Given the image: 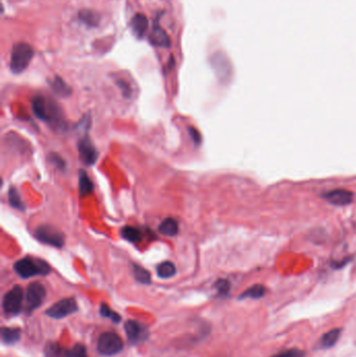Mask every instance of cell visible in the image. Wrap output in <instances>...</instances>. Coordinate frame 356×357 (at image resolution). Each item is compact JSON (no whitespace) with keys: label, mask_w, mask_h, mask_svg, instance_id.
Segmentation results:
<instances>
[{"label":"cell","mask_w":356,"mask_h":357,"mask_svg":"<svg viewBox=\"0 0 356 357\" xmlns=\"http://www.w3.org/2000/svg\"><path fill=\"white\" fill-rule=\"evenodd\" d=\"M70 351L72 357H88L86 348L81 344H76Z\"/></svg>","instance_id":"f546056e"},{"label":"cell","mask_w":356,"mask_h":357,"mask_svg":"<svg viewBox=\"0 0 356 357\" xmlns=\"http://www.w3.org/2000/svg\"><path fill=\"white\" fill-rule=\"evenodd\" d=\"M272 357H305V353L299 349H289L278 353Z\"/></svg>","instance_id":"83f0119b"},{"label":"cell","mask_w":356,"mask_h":357,"mask_svg":"<svg viewBox=\"0 0 356 357\" xmlns=\"http://www.w3.org/2000/svg\"><path fill=\"white\" fill-rule=\"evenodd\" d=\"M327 202L336 206H347L352 203L354 194L346 189H335L322 195Z\"/></svg>","instance_id":"8fae6325"},{"label":"cell","mask_w":356,"mask_h":357,"mask_svg":"<svg viewBox=\"0 0 356 357\" xmlns=\"http://www.w3.org/2000/svg\"><path fill=\"white\" fill-rule=\"evenodd\" d=\"M34 234L39 241L54 248H62L65 243L63 233L59 229L49 225L39 226Z\"/></svg>","instance_id":"5b68a950"},{"label":"cell","mask_w":356,"mask_h":357,"mask_svg":"<svg viewBox=\"0 0 356 357\" xmlns=\"http://www.w3.org/2000/svg\"><path fill=\"white\" fill-rule=\"evenodd\" d=\"M44 353H45V357H72L71 351L63 348L57 343H48Z\"/></svg>","instance_id":"2e32d148"},{"label":"cell","mask_w":356,"mask_h":357,"mask_svg":"<svg viewBox=\"0 0 356 357\" xmlns=\"http://www.w3.org/2000/svg\"><path fill=\"white\" fill-rule=\"evenodd\" d=\"M77 149H79L80 158L84 164L90 166L96 162L98 152L87 134L80 139L79 143H77Z\"/></svg>","instance_id":"9c48e42d"},{"label":"cell","mask_w":356,"mask_h":357,"mask_svg":"<svg viewBox=\"0 0 356 357\" xmlns=\"http://www.w3.org/2000/svg\"><path fill=\"white\" fill-rule=\"evenodd\" d=\"M23 303V289L16 285L8 291L2 300V308L6 315L13 316L20 312Z\"/></svg>","instance_id":"8992f818"},{"label":"cell","mask_w":356,"mask_h":357,"mask_svg":"<svg viewBox=\"0 0 356 357\" xmlns=\"http://www.w3.org/2000/svg\"><path fill=\"white\" fill-rule=\"evenodd\" d=\"M340 337H341V329L340 328H335V329H331V330L327 331L324 336L322 337V339L320 341L321 347L324 349L333 347V346H335L337 344V342L339 341Z\"/></svg>","instance_id":"e0dca14e"},{"label":"cell","mask_w":356,"mask_h":357,"mask_svg":"<svg viewBox=\"0 0 356 357\" xmlns=\"http://www.w3.org/2000/svg\"><path fill=\"white\" fill-rule=\"evenodd\" d=\"M132 270H133V274H134V277L136 280L142 284H150L152 279H151V274L146 270L143 269L142 266L138 265V264H132Z\"/></svg>","instance_id":"603a6c76"},{"label":"cell","mask_w":356,"mask_h":357,"mask_svg":"<svg viewBox=\"0 0 356 357\" xmlns=\"http://www.w3.org/2000/svg\"><path fill=\"white\" fill-rule=\"evenodd\" d=\"M150 42L155 46L169 48L171 46V39L163 28L160 26H156L153 28L150 35Z\"/></svg>","instance_id":"4fadbf2b"},{"label":"cell","mask_w":356,"mask_h":357,"mask_svg":"<svg viewBox=\"0 0 356 357\" xmlns=\"http://www.w3.org/2000/svg\"><path fill=\"white\" fill-rule=\"evenodd\" d=\"M77 310L76 301L73 298L62 299L46 310V315L52 319H63Z\"/></svg>","instance_id":"ba28073f"},{"label":"cell","mask_w":356,"mask_h":357,"mask_svg":"<svg viewBox=\"0 0 356 357\" xmlns=\"http://www.w3.org/2000/svg\"><path fill=\"white\" fill-rule=\"evenodd\" d=\"M80 193L82 196H87L93 192V183L91 182L90 178L87 175L86 172L81 171L80 172Z\"/></svg>","instance_id":"ac0fdd59"},{"label":"cell","mask_w":356,"mask_h":357,"mask_svg":"<svg viewBox=\"0 0 356 357\" xmlns=\"http://www.w3.org/2000/svg\"><path fill=\"white\" fill-rule=\"evenodd\" d=\"M117 84H118V86L120 87L122 92H124V95L127 96V97H129L130 94H131V92H132V91H131V88L129 87V85H128L127 83H125V82H121V81H118Z\"/></svg>","instance_id":"d6a6232c"},{"label":"cell","mask_w":356,"mask_h":357,"mask_svg":"<svg viewBox=\"0 0 356 357\" xmlns=\"http://www.w3.org/2000/svg\"><path fill=\"white\" fill-rule=\"evenodd\" d=\"M188 132H189V135H190L191 140L193 141V143L195 144V146H198V144L201 143V141H202L201 134H199V132L194 128H189Z\"/></svg>","instance_id":"1f68e13d"},{"label":"cell","mask_w":356,"mask_h":357,"mask_svg":"<svg viewBox=\"0 0 356 357\" xmlns=\"http://www.w3.org/2000/svg\"><path fill=\"white\" fill-rule=\"evenodd\" d=\"M50 161H51V163H53L55 166H57L58 169H60V170H64V169H65L66 163H65V161L61 158L60 155L51 154V155H50Z\"/></svg>","instance_id":"4dcf8cb0"},{"label":"cell","mask_w":356,"mask_h":357,"mask_svg":"<svg viewBox=\"0 0 356 357\" xmlns=\"http://www.w3.org/2000/svg\"><path fill=\"white\" fill-rule=\"evenodd\" d=\"M101 314H102L103 317L109 318V319H111V320H112V321L115 322V323H119L120 320H121L120 316H119L118 314H116L115 311H113L112 309H111V308H110L107 304H105V303H103L102 306H101Z\"/></svg>","instance_id":"4316f807"},{"label":"cell","mask_w":356,"mask_h":357,"mask_svg":"<svg viewBox=\"0 0 356 357\" xmlns=\"http://www.w3.org/2000/svg\"><path fill=\"white\" fill-rule=\"evenodd\" d=\"M46 296V289L40 282L30 283L25 292L26 308L29 311L37 309L42 303Z\"/></svg>","instance_id":"52a82bcc"},{"label":"cell","mask_w":356,"mask_h":357,"mask_svg":"<svg viewBox=\"0 0 356 357\" xmlns=\"http://www.w3.org/2000/svg\"><path fill=\"white\" fill-rule=\"evenodd\" d=\"M124 348V342L114 332H105L97 341V351L104 356H112Z\"/></svg>","instance_id":"277c9868"},{"label":"cell","mask_w":356,"mask_h":357,"mask_svg":"<svg viewBox=\"0 0 356 357\" xmlns=\"http://www.w3.org/2000/svg\"><path fill=\"white\" fill-rule=\"evenodd\" d=\"M121 236L132 243H137L142 238V233L136 227L127 226L121 230Z\"/></svg>","instance_id":"d6986e66"},{"label":"cell","mask_w":356,"mask_h":357,"mask_svg":"<svg viewBox=\"0 0 356 357\" xmlns=\"http://www.w3.org/2000/svg\"><path fill=\"white\" fill-rule=\"evenodd\" d=\"M125 331L131 344L142 343L149 336L147 327L136 321H128L125 325Z\"/></svg>","instance_id":"30bf717a"},{"label":"cell","mask_w":356,"mask_h":357,"mask_svg":"<svg viewBox=\"0 0 356 357\" xmlns=\"http://www.w3.org/2000/svg\"><path fill=\"white\" fill-rule=\"evenodd\" d=\"M31 108L34 114L43 121L51 124L57 129H63L65 121L63 119L60 108L52 100H49L42 95H37L31 100Z\"/></svg>","instance_id":"6da1fadb"},{"label":"cell","mask_w":356,"mask_h":357,"mask_svg":"<svg viewBox=\"0 0 356 357\" xmlns=\"http://www.w3.org/2000/svg\"><path fill=\"white\" fill-rule=\"evenodd\" d=\"M177 273V269L173 262L164 261L157 266V275L161 279H170Z\"/></svg>","instance_id":"44dd1931"},{"label":"cell","mask_w":356,"mask_h":357,"mask_svg":"<svg viewBox=\"0 0 356 357\" xmlns=\"http://www.w3.org/2000/svg\"><path fill=\"white\" fill-rule=\"evenodd\" d=\"M52 90L60 96L66 97L71 94L70 87L66 84L60 76H55V79L51 82Z\"/></svg>","instance_id":"ffe728a7"},{"label":"cell","mask_w":356,"mask_h":357,"mask_svg":"<svg viewBox=\"0 0 356 357\" xmlns=\"http://www.w3.org/2000/svg\"><path fill=\"white\" fill-rule=\"evenodd\" d=\"M215 287L217 289V292L219 295L225 296L229 293L230 291V283L228 280H225V279H221V280H218L215 284Z\"/></svg>","instance_id":"f1b7e54d"},{"label":"cell","mask_w":356,"mask_h":357,"mask_svg":"<svg viewBox=\"0 0 356 357\" xmlns=\"http://www.w3.org/2000/svg\"><path fill=\"white\" fill-rule=\"evenodd\" d=\"M80 19L84 22V23L88 24V25H96L98 23V16L96 14H94V12L89 9H84L80 13Z\"/></svg>","instance_id":"484cf974"},{"label":"cell","mask_w":356,"mask_h":357,"mask_svg":"<svg viewBox=\"0 0 356 357\" xmlns=\"http://www.w3.org/2000/svg\"><path fill=\"white\" fill-rule=\"evenodd\" d=\"M14 271L21 278L28 279L35 276H46L50 273V266L42 259L24 257L14 264Z\"/></svg>","instance_id":"7a4b0ae2"},{"label":"cell","mask_w":356,"mask_h":357,"mask_svg":"<svg viewBox=\"0 0 356 357\" xmlns=\"http://www.w3.org/2000/svg\"><path fill=\"white\" fill-rule=\"evenodd\" d=\"M216 74L221 80H228L231 75V65L226 55L222 52H216L211 59Z\"/></svg>","instance_id":"7c38bea8"},{"label":"cell","mask_w":356,"mask_h":357,"mask_svg":"<svg viewBox=\"0 0 356 357\" xmlns=\"http://www.w3.org/2000/svg\"><path fill=\"white\" fill-rule=\"evenodd\" d=\"M265 292H266V289H265V287L263 285L256 284V285L251 286L250 288H248L246 292H243L242 295L240 296V299L249 298V299L257 300V299L262 298L265 295Z\"/></svg>","instance_id":"cb8c5ba5"},{"label":"cell","mask_w":356,"mask_h":357,"mask_svg":"<svg viewBox=\"0 0 356 357\" xmlns=\"http://www.w3.org/2000/svg\"><path fill=\"white\" fill-rule=\"evenodd\" d=\"M2 341L5 344H15L20 340L21 331L18 328H8L3 327L1 329Z\"/></svg>","instance_id":"7402d4cb"},{"label":"cell","mask_w":356,"mask_h":357,"mask_svg":"<svg viewBox=\"0 0 356 357\" xmlns=\"http://www.w3.org/2000/svg\"><path fill=\"white\" fill-rule=\"evenodd\" d=\"M34 57V49L27 43H17L14 45L10 54L9 68L13 73L23 72Z\"/></svg>","instance_id":"3957f363"},{"label":"cell","mask_w":356,"mask_h":357,"mask_svg":"<svg viewBox=\"0 0 356 357\" xmlns=\"http://www.w3.org/2000/svg\"><path fill=\"white\" fill-rule=\"evenodd\" d=\"M7 196H8V202H9L10 206L20 210V211H24L25 210V206H24L23 200H22L19 192L16 190L14 187H12L9 189L8 192H7Z\"/></svg>","instance_id":"d4e9b609"},{"label":"cell","mask_w":356,"mask_h":357,"mask_svg":"<svg viewBox=\"0 0 356 357\" xmlns=\"http://www.w3.org/2000/svg\"><path fill=\"white\" fill-rule=\"evenodd\" d=\"M158 230L163 236L174 237L179 232V225H178V221L175 218L169 217L161 222Z\"/></svg>","instance_id":"9a60e30c"},{"label":"cell","mask_w":356,"mask_h":357,"mask_svg":"<svg viewBox=\"0 0 356 357\" xmlns=\"http://www.w3.org/2000/svg\"><path fill=\"white\" fill-rule=\"evenodd\" d=\"M131 26H132L133 32H134V35H136L138 38H141L144 36V33H146L147 30L149 29V20L146 15L137 14L133 17L132 22H131Z\"/></svg>","instance_id":"5bb4252c"}]
</instances>
